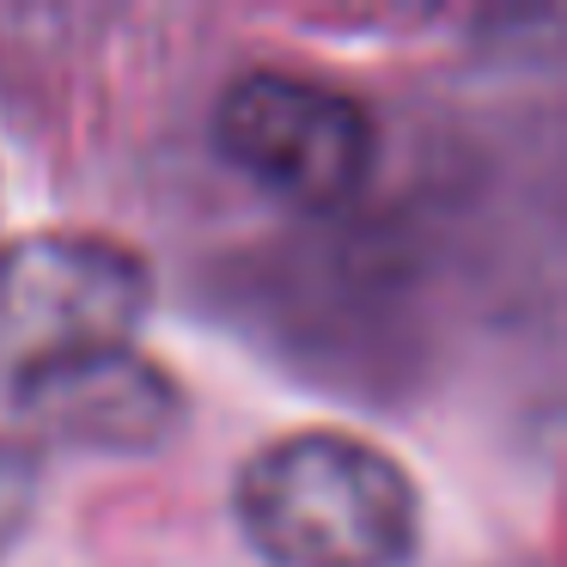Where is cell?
I'll return each mask as SVG.
<instances>
[{
  "mask_svg": "<svg viewBox=\"0 0 567 567\" xmlns=\"http://www.w3.org/2000/svg\"><path fill=\"white\" fill-rule=\"evenodd\" d=\"M153 269L104 233H31L0 245V372L13 384L135 348Z\"/></svg>",
  "mask_w": 567,
  "mask_h": 567,
  "instance_id": "7a4b0ae2",
  "label": "cell"
},
{
  "mask_svg": "<svg viewBox=\"0 0 567 567\" xmlns=\"http://www.w3.org/2000/svg\"><path fill=\"white\" fill-rule=\"evenodd\" d=\"M233 513L269 567H403L421 537L415 476L342 427H299L250 452Z\"/></svg>",
  "mask_w": 567,
  "mask_h": 567,
  "instance_id": "6da1fadb",
  "label": "cell"
},
{
  "mask_svg": "<svg viewBox=\"0 0 567 567\" xmlns=\"http://www.w3.org/2000/svg\"><path fill=\"white\" fill-rule=\"evenodd\" d=\"M25 421L55 445L86 452H153L177 427V384L141 348H116L99 360H74L43 379L13 384Z\"/></svg>",
  "mask_w": 567,
  "mask_h": 567,
  "instance_id": "277c9868",
  "label": "cell"
},
{
  "mask_svg": "<svg viewBox=\"0 0 567 567\" xmlns=\"http://www.w3.org/2000/svg\"><path fill=\"white\" fill-rule=\"evenodd\" d=\"M31 501H38V464L19 440H0V555L13 549V537L25 530Z\"/></svg>",
  "mask_w": 567,
  "mask_h": 567,
  "instance_id": "5b68a950",
  "label": "cell"
},
{
  "mask_svg": "<svg viewBox=\"0 0 567 567\" xmlns=\"http://www.w3.org/2000/svg\"><path fill=\"white\" fill-rule=\"evenodd\" d=\"M214 147L262 196L336 214L360 196L379 159L372 116L354 92L287 68H245L214 104Z\"/></svg>",
  "mask_w": 567,
  "mask_h": 567,
  "instance_id": "3957f363",
  "label": "cell"
}]
</instances>
